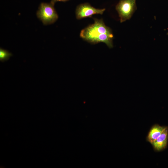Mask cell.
<instances>
[{
    "label": "cell",
    "instance_id": "2",
    "mask_svg": "<svg viewBox=\"0 0 168 168\" xmlns=\"http://www.w3.org/2000/svg\"><path fill=\"white\" fill-rule=\"evenodd\" d=\"M54 4L42 2L39 7L36 15L44 25L52 24L58 19V15L54 8Z\"/></svg>",
    "mask_w": 168,
    "mask_h": 168
},
{
    "label": "cell",
    "instance_id": "4",
    "mask_svg": "<svg viewBox=\"0 0 168 168\" xmlns=\"http://www.w3.org/2000/svg\"><path fill=\"white\" fill-rule=\"evenodd\" d=\"M105 10V8H94L88 3L81 4L76 8L75 12L76 17L77 19H81L86 17H91L94 14L102 15Z\"/></svg>",
    "mask_w": 168,
    "mask_h": 168
},
{
    "label": "cell",
    "instance_id": "8",
    "mask_svg": "<svg viewBox=\"0 0 168 168\" xmlns=\"http://www.w3.org/2000/svg\"><path fill=\"white\" fill-rule=\"evenodd\" d=\"M69 0H51L50 2L52 4H54L57 2H66Z\"/></svg>",
    "mask_w": 168,
    "mask_h": 168
},
{
    "label": "cell",
    "instance_id": "3",
    "mask_svg": "<svg viewBox=\"0 0 168 168\" xmlns=\"http://www.w3.org/2000/svg\"><path fill=\"white\" fill-rule=\"evenodd\" d=\"M136 0H119L116 9L122 23L129 20L137 9Z\"/></svg>",
    "mask_w": 168,
    "mask_h": 168
},
{
    "label": "cell",
    "instance_id": "7",
    "mask_svg": "<svg viewBox=\"0 0 168 168\" xmlns=\"http://www.w3.org/2000/svg\"><path fill=\"white\" fill-rule=\"evenodd\" d=\"M12 56V54L7 50L2 48H0V61L2 62L9 59L10 57Z\"/></svg>",
    "mask_w": 168,
    "mask_h": 168
},
{
    "label": "cell",
    "instance_id": "1",
    "mask_svg": "<svg viewBox=\"0 0 168 168\" xmlns=\"http://www.w3.org/2000/svg\"><path fill=\"white\" fill-rule=\"evenodd\" d=\"M94 23L82 30L81 38L92 44L104 43L110 48H113L114 36L111 29L106 26L102 19L94 18Z\"/></svg>",
    "mask_w": 168,
    "mask_h": 168
},
{
    "label": "cell",
    "instance_id": "6",
    "mask_svg": "<svg viewBox=\"0 0 168 168\" xmlns=\"http://www.w3.org/2000/svg\"><path fill=\"white\" fill-rule=\"evenodd\" d=\"M166 127L158 124L153 126L148 134L147 141L152 144L161 135Z\"/></svg>",
    "mask_w": 168,
    "mask_h": 168
},
{
    "label": "cell",
    "instance_id": "5",
    "mask_svg": "<svg viewBox=\"0 0 168 168\" xmlns=\"http://www.w3.org/2000/svg\"><path fill=\"white\" fill-rule=\"evenodd\" d=\"M168 138V128L166 127L159 137L152 144L154 150L160 151L166 147Z\"/></svg>",
    "mask_w": 168,
    "mask_h": 168
}]
</instances>
